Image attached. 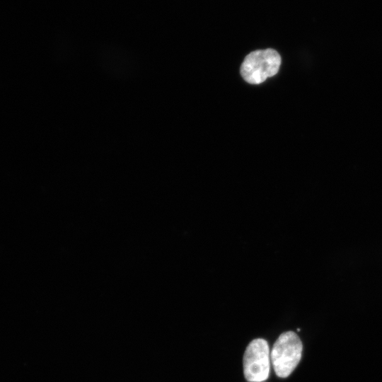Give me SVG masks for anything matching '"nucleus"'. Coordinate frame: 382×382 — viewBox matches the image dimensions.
Instances as JSON below:
<instances>
[{
  "instance_id": "nucleus-2",
  "label": "nucleus",
  "mask_w": 382,
  "mask_h": 382,
  "mask_svg": "<svg viewBox=\"0 0 382 382\" xmlns=\"http://www.w3.org/2000/svg\"><path fill=\"white\" fill-rule=\"evenodd\" d=\"M281 64L279 54L274 50H255L248 54L241 66L243 79L251 84H258L274 76Z\"/></svg>"
},
{
  "instance_id": "nucleus-3",
  "label": "nucleus",
  "mask_w": 382,
  "mask_h": 382,
  "mask_svg": "<svg viewBox=\"0 0 382 382\" xmlns=\"http://www.w3.org/2000/svg\"><path fill=\"white\" fill-rule=\"evenodd\" d=\"M243 373L249 382H262L267 379L270 369V353L266 340L251 341L243 355Z\"/></svg>"
},
{
  "instance_id": "nucleus-1",
  "label": "nucleus",
  "mask_w": 382,
  "mask_h": 382,
  "mask_svg": "<svg viewBox=\"0 0 382 382\" xmlns=\"http://www.w3.org/2000/svg\"><path fill=\"white\" fill-rule=\"evenodd\" d=\"M302 349V342L295 332L288 331L279 335L270 353V360L277 376H289L300 361Z\"/></svg>"
}]
</instances>
